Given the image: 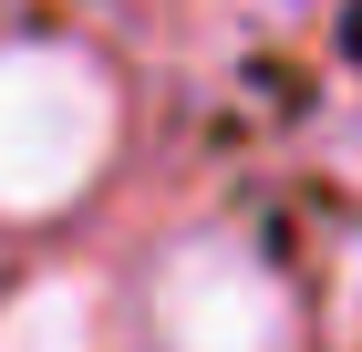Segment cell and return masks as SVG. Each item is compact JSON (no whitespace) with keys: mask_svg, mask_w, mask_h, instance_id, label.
I'll list each match as a JSON object with an SVG mask.
<instances>
[{"mask_svg":"<svg viewBox=\"0 0 362 352\" xmlns=\"http://www.w3.org/2000/svg\"><path fill=\"white\" fill-rule=\"evenodd\" d=\"M114 73L73 42H0V217H52L114 166Z\"/></svg>","mask_w":362,"mask_h":352,"instance_id":"cell-1","label":"cell"},{"mask_svg":"<svg viewBox=\"0 0 362 352\" xmlns=\"http://www.w3.org/2000/svg\"><path fill=\"white\" fill-rule=\"evenodd\" d=\"M145 331L156 352H300L290 280L228 228H197L145 270Z\"/></svg>","mask_w":362,"mask_h":352,"instance_id":"cell-2","label":"cell"},{"mask_svg":"<svg viewBox=\"0 0 362 352\" xmlns=\"http://www.w3.org/2000/svg\"><path fill=\"white\" fill-rule=\"evenodd\" d=\"M104 342V300L83 270H42L0 300V352H93Z\"/></svg>","mask_w":362,"mask_h":352,"instance_id":"cell-3","label":"cell"}]
</instances>
